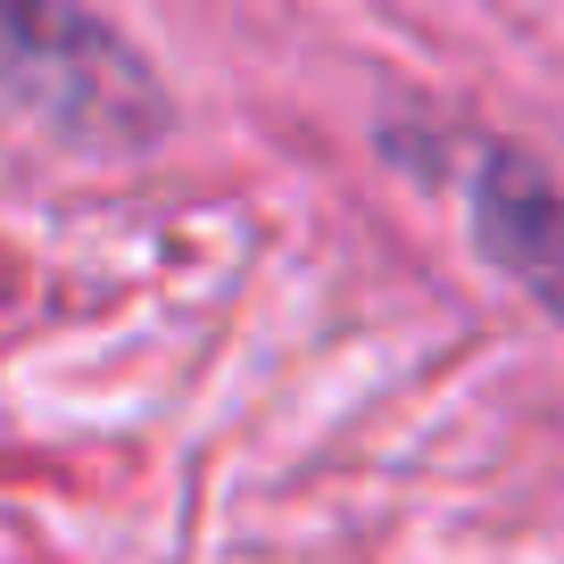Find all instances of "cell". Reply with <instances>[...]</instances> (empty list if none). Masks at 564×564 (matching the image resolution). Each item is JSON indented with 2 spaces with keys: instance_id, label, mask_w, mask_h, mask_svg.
Masks as SVG:
<instances>
[{
  "instance_id": "obj_2",
  "label": "cell",
  "mask_w": 564,
  "mask_h": 564,
  "mask_svg": "<svg viewBox=\"0 0 564 564\" xmlns=\"http://www.w3.org/2000/svg\"><path fill=\"white\" fill-rule=\"evenodd\" d=\"M432 175L457 192L481 265L564 333V183L547 175V159L490 124H448V159Z\"/></svg>"
},
{
  "instance_id": "obj_1",
  "label": "cell",
  "mask_w": 564,
  "mask_h": 564,
  "mask_svg": "<svg viewBox=\"0 0 564 564\" xmlns=\"http://www.w3.org/2000/svg\"><path fill=\"white\" fill-rule=\"evenodd\" d=\"M9 117L75 159H141L175 133V91L91 0H0Z\"/></svg>"
}]
</instances>
